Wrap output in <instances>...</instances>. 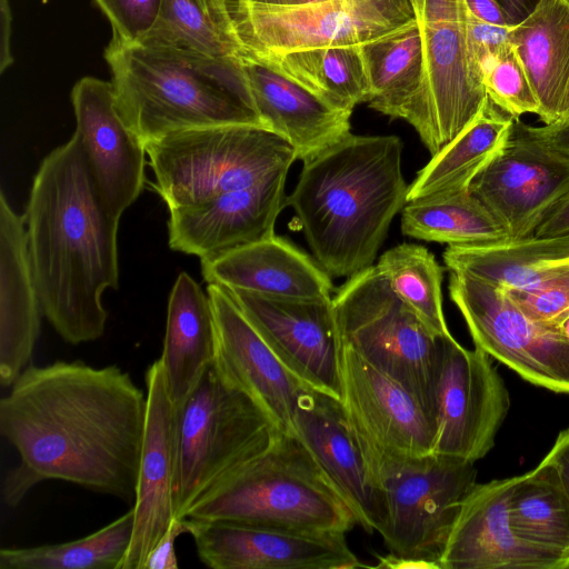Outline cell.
<instances>
[{
  "mask_svg": "<svg viewBox=\"0 0 569 569\" xmlns=\"http://www.w3.org/2000/svg\"><path fill=\"white\" fill-rule=\"evenodd\" d=\"M217 345L213 368L254 400L277 427L293 435V416L307 388L280 363L229 291L208 283Z\"/></svg>",
  "mask_w": 569,
  "mask_h": 569,
  "instance_id": "20",
  "label": "cell"
},
{
  "mask_svg": "<svg viewBox=\"0 0 569 569\" xmlns=\"http://www.w3.org/2000/svg\"><path fill=\"white\" fill-rule=\"evenodd\" d=\"M134 511L77 540L0 549L1 569H120L131 543Z\"/></svg>",
  "mask_w": 569,
  "mask_h": 569,
  "instance_id": "36",
  "label": "cell"
},
{
  "mask_svg": "<svg viewBox=\"0 0 569 569\" xmlns=\"http://www.w3.org/2000/svg\"><path fill=\"white\" fill-rule=\"evenodd\" d=\"M470 14L496 26H513L508 13L497 0H465Z\"/></svg>",
  "mask_w": 569,
  "mask_h": 569,
  "instance_id": "46",
  "label": "cell"
},
{
  "mask_svg": "<svg viewBox=\"0 0 569 569\" xmlns=\"http://www.w3.org/2000/svg\"><path fill=\"white\" fill-rule=\"evenodd\" d=\"M23 216L43 316L71 345L99 339L102 295L119 282L120 218L97 193L76 133L40 163Z\"/></svg>",
  "mask_w": 569,
  "mask_h": 569,
  "instance_id": "2",
  "label": "cell"
},
{
  "mask_svg": "<svg viewBox=\"0 0 569 569\" xmlns=\"http://www.w3.org/2000/svg\"><path fill=\"white\" fill-rule=\"evenodd\" d=\"M507 291L527 315L550 325L569 310V267L535 287Z\"/></svg>",
  "mask_w": 569,
  "mask_h": 569,
  "instance_id": "40",
  "label": "cell"
},
{
  "mask_svg": "<svg viewBox=\"0 0 569 569\" xmlns=\"http://www.w3.org/2000/svg\"><path fill=\"white\" fill-rule=\"evenodd\" d=\"M541 462L553 470L561 488L569 498V427L558 435L552 448Z\"/></svg>",
  "mask_w": 569,
  "mask_h": 569,
  "instance_id": "43",
  "label": "cell"
},
{
  "mask_svg": "<svg viewBox=\"0 0 569 569\" xmlns=\"http://www.w3.org/2000/svg\"><path fill=\"white\" fill-rule=\"evenodd\" d=\"M186 533L182 518H176L167 533L149 555L144 569H177L178 560L174 551L176 539Z\"/></svg>",
  "mask_w": 569,
  "mask_h": 569,
  "instance_id": "42",
  "label": "cell"
},
{
  "mask_svg": "<svg viewBox=\"0 0 569 569\" xmlns=\"http://www.w3.org/2000/svg\"><path fill=\"white\" fill-rule=\"evenodd\" d=\"M392 291L438 336H451L442 309V268L422 246L401 243L376 264Z\"/></svg>",
  "mask_w": 569,
  "mask_h": 569,
  "instance_id": "37",
  "label": "cell"
},
{
  "mask_svg": "<svg viewBox=\"0 0 569 569\" xmlns=\"http://www.w3.org/2000/svg\"><path fill=\"white\" fill-rule=\"evenodd\" d=\"M280 430L211 366L176 412V517L263 451Z\"/></svg>",
  "mask_w": 569,
  "mask_h": 569,
  "instance_id": "7",
  "label": "cell"
},
{
  "mask_svg": "<svg viewBox=\"0 0 569 569\" xmlns=\"http://www.w3.org/2000/svg\"><path fill=\"white\" fill-rule=\"evenodd\" d=\"M226 289L289 373L308 388L341 399L332 298L290 299Z\"/></svg>",
  "mask_w": 569,
  "mask_h": 569,
  "instance_id": "16",
  "label": "cell"
},
{
  "mask_svg": "<svg viewBox=\"0 0 569 569\" xmlns=\"http://www.w3.org/2000/svg\"><path fill=\"white\" fill-rule=\"evenodd\" d=\"M293 435L368 533L385 526L383 497L371 477L356 432L340 399L306 388L293 416Z\"/></svg>",
  "mask_w": 569,
  "mask_h": 569,
  "instance_id": "22",
  "label": "cell"
},
{
  "mask_svg": "<svg viewBox=\"0 0 569 569\" xmlns=\"http://www.w3.org/2000/svg\"><path fill=\"white\" fill-rule=\"evenodd\" d=\"M510 39L540 102L539 119L557 122L569 88V0H539Z\"/></svg>",
  "mask_w": 569,
  "mask_h": 569,
  "instance_id": "30",
  "label": "cell"
},
{
  "mask_svg": "<svg viewBox=\"0 0 569 569\" xmlns=\"http://www.w3.org/2000/svg\"><path fill=\"white\" fill-rule=\"evenodd\" d=\"M508 13L513 26L526 19L536 8L539 0H497Z\"/></svg>",
  "mask_w": 569,
  "mask_h": 569,
  "instance_id": "49",
  "label": "cell"
},
{
  "mask_svg": "<svg viewBox=\"0 0 569 569\" xmlns=\"http://www.w3.org/2000/svg\"><path fill=\"white\" fill-rule=\"evenodd\" d=\"M207 283L290 299L332 298L330 276L310 256L276 234L201 261Z\"/></svg>",
  "mask_w": 569,
  "mask_h": 569,
  "instance_id": "26",
  "label": "cell"
},
{
  "mask_svg": "<svg viewBox=\"0 0 569 569\" xmlns=\"http://www.w3.org/2000/svg\"><path fill=\"white\" fill-rule=\"evenodd\" d=\"M508 510L522 540L569 560V498L549 466L515 477Z\"/></svg>",
  "mask_w": 569,
  "mask_h": 569,
  "instance_id": "34",
  "label": "cell"
},
{
  "mask_svg": "<svg viewBox=\"0 0 569 569\" xmlns=\"http://www.w3.org/2000/svg\"><path fill=\"white\" fill-rule=\"evenodd\" d=\"M153 190L168 210L257 184L289 171L293 148L272 131L226 124L174 132L144 144Z\"/></svg>",
  "mask_w": 569,
  "mask_h": 569,
  "instance_id": "6",
  "label": "cell"
},
{
  "mask_svg": "<svg viewBox=\"0 0 569 569\" xmlns=\"http://www.w3.org/2000/svg\"><path fill=\"white\" fill-rule=\"evenodd\" d=\"M515 122L488 99L478 117L418 171L407 201L470 191L473 179L507 143Z\"/></svg>",
  "mask_w": 569,
  "mask_h": 569,
  "instance_id": "31",
  "label": "cell"
},
{
  "mask_svg": "<svg viewBox=\"0 0 569 569\" xmlns=\"http://www.w3.org/2000/svg\"><path fill=\"white\" fill-rule=\"evenodd\" d=\"M287 174L169 210V247L201 262L273 236L277 217L287 206Z\"/></svg>",
  "mask_w": 569,
  "mask_h": 569,
  "instance_id": "19",
  "label": "cell"
},
{
  "mask_svg": "<svg viewBox=\"0 0 569 569\" xmlns=\"http://www.w3.org/2000/svg\"><path fill=\"white\" fill-rule=\"evenodd\" d=\"M236 1H241V0H236Z\"/></svg>",
  "mask_w": 569,
  "mask_h": 569,
  "instance_id": "53",
  "label": "cell"
},
{
  "mask_svg": "<svg viewBox=\"0 0 569 569\" xmlns=\"http://www.w3.org/2000/svg\"><path fill=\"white\" fill-rule=\"evenodd\" d=\"M341 403L360 446L380 452H432L435 423L402 385L339 340Z\"/></svg>",
  "mask_w": 569,
  "mask_h": 569,
  "instance_id": "17",
  "label": "cell"
},
{
  "mask_svg": "<svg viewBox=\"0 0 569 569\" xmlns=\"http://www.w3.org/2000/svg\"><path fill=\"white\" fill-rule=\"evenodd\" d=\"M144 40L218 58H239L247 52L231 0H162L158 22Z\"/></svg>",
  "mask_w": 569,
  "mask_h": 569,
  "instance_id": "35",
  "label": "cell"
},
{
  "mask_svg": "<svg viewBox=\"0 0 569 569\" xmlns=\"http://www.w3.org/2000/svg\"><path fill=\"white\" fill-rule=\"evenodd\" d=\"M569 340V310L550 323Z\"/></svg>",
  "mask_w": 569,
  "mask_h": 569,
  "instance_id": "51",
  "label": "cell"
},
{
  "mask_svg": "<svg viewBox=\"0 0 569 569\" xmlns=\"http://www.w3.org/2000/svg\"><path fill=\"white\" fill-rule=\"evenodd\" d=\"M397 136L351 132L303 160L290 206L316 261L331 277H351L377 258L407 203Z\"/></svg>",
  "mask_w": 569,
  "mask_h": 569,
  "instance_id": "3",
  "label": "cell"
},
{
  "mask_svg": "<svg viewBox=\"0 0 569 569\" xmlns=\"http://www.w3.org/2000/svg\"><path fill=\"white\" fill-rule=\"evenodd\" d=\"M425 57L423 110L435 154L483 109L488 97L472 64L465 0H415Z\"/></svg>",
  "mask_w": 569,
  "mask_h": 569,
  "instance_id": "13",
  "label": "cell"
},
{
  "mask_svg": "<svg viewBox=\"0 0 569 569\" xmlns=\"http://www.w3.org/2000/svg\"><path fill=\"white\" fill-rule=\"evenodd\" d=\"M71 101L74 133L97 193L106 209L120 218L147 182L144 146L121 116L111 81L83 77L74 83Z\"/></svg>",
  "mask_w": 569,
  "mask_h": 569,
  "instance_id": "18",
  "label": "cell"
},
{
  "mask_svg": "<svg viewBox=\"0 0 569 569\" xmlns=\"http://www.w3.org/2000/svg\"><path fill=\"white\" fill-rule=\"evenodd\" d=\"M246 2L264 4V6H274V7H299L306 6L310 3H315L321 0H241Z\"/></svg>",
  "mask_w": 569,
  "mask_h": 569,
  "instance_id": "50",
  "label": "cell"
},
{
  "mask_svg": "<svg viewBox=\"0 0 569 569\" xmlns=\"http://www.w3.org/2000/svg\"><path fill=\"white\" fill-rule=\"evenodd\" d=\"M490 358L452 335L443 337L433 387V453L476 462L495 446L510 398Z\"/></svg>",
  "mask_w": 569,
  "mask_h": 569,
  "instance_id": "12",
  "label": "cell"
},
{
  "mask_svg": "<svg viewBox=\"0 0 569 569\" xmlns=\"http://www.w3.org/2000/svg\"><path fill=\"white\" fill-rule=\"evenodd\" d=\"M182 518L337 533L358 525L308 449L297 436L282 430Z\"/></svg>",
  "mask_w": 569,
  "mask_h": 569,
  "instance_id": "5",
  "label": "cell"
},
{
  "mask_svg": "<svg viewBox=\"0 0 569 569\" xmlns=\"http://www.w3.org/2000/svg\"><path fill=\"white\" fill-rule=\"evenodd\" d=\"M568 191L569 160L532 137L519 120L470 186L510 239L532 236Z\"/></svg>",
  "mask_w": 569,
  "mask_h": 569,
  "instance_id": "15",
  "label": "cell"
},
{
  "mask_svg": "<svg viewBox=\"0 0 569 569\" xmlns=\"http://www.w3.org/2000/svg\"><path fill=\"white\" fill-rule=\"evenodd\" d=\"M146 420L147 392L116 365L30 363L0 400V432L20 457L4 502L51 479L133 505Z\"/></svg>",
  "mask_w": 569,
  "mask_h": 569,
  "instance_id": "1",
  "label": "cell"
},
{
  "mask_svg": "<svg viewBox=\"0 0 569 569\" xmlns=\"http://www.w3.org/2000/svg\"><path fill=\"white\" fill-rule=\"evenodd\" d=\"M525 127L532 137L569 160V123Z\"/></svg>",
  "mask_w": 569,
  "mask_h": 569,
  "instance_id": "44",
  "label": "cell"
},
{
  "mask_svg": "<svg viewBox=\"0 0 569 569\" xmlns=\"http://www.w3.org/2000/svg\"><path fill=\"white\" fill-rule=\"evenodd\" d=\"M376 568H390V569H440L435 561L408 558L393 555L391 552L386 556L377 557Z\"/></svg>",
  "mask_w": 569,
  "mask_h": 569,
  "instance_id": "48",
  "label": "cell"
},
{
  "mask_svg": "<svg viewBox=\"0 0 569 569\" xmlns=\"http://www.w3.org/2000/svg\"><path fill=\"white\" fill-rule=\"evenodd\" d=\"M259 57L337 108L352 111L371 97L361 46H328Z\"/></svg>",
  "mask_w": 569,
  "mask_h": 569,
  "instance_id": "32",
  "label": "cell"
},
{
  "mask_svg": "<svg viewBox=\"0 0 569 569\" xmlns=\"http://www.w3.org/2000/svg\"><path fill=\"white\" fill-rule=\"evenodd\" d=\"M216 345L210 298L191 276L180 272L168 299L163 349L159 358L168 392L177 408L212 366Z\"/></svg>",
  "mask_w": 569,
  "mask_h": 569,
  "instance_id": "27",
  "label": "cell"
},
{
  "mask_svg": "<svg viewBox=\"0 0 569 569\" xmlns=\"http://www.w3.org/2000/svg\"><path fill=\"white\" fill-rule=\"evenodd\" d=\"M569 232V191L549 210L533 236H557Z\"/></svg>",
  "mask_w": 569,
  "mask_h": 569,
  "instance_id": "45",
  "label": "cell"
},
{
  "mask_svg": "<svg viewBox=\"0 0 569 569\" xmlns=\"http://www.w3.org/2000/svg\"><path fill=\"white\" fill-rule=\"evenodd\" d=\"M42 308L27 242L24 216L0 193V383L14 382L31 362Z\"/></svg>",
  "mask_w": 569,
  "mask_h": 569,
  "instance_id": "25",
  "label": "cell"
},
{
  "mask_svg": "<svg viewBox=\"0 0 569 569\" xmlns=\"http://www.w3.org/2000/svg\"><path fill=\"white\" fill-rule=\"evenodd\" d=\"M569 123V88L566 93L565 100L561 106L560 114L557 122L552 124H567Z\"/></svg>",
  "mask_w": 569,
  "mask_h": 569,
  "instance_id": "52",
  "label": "cell"
},
{
  "mask_svg": "<svg viewBox=\"0 0 569 569\" xmlns=\"http://www.w3.org/2000/svg\"><path fill=\"white\" fill-rule=\"evenodd\" d=\"M515 477L476 483L463 499L439 558L440 569H569V560L522 540L508 500Z\"/></svg>",
  "mask_w": 569,
  "mask_h": 569,
  "instance_id": "23",
  "label": "cell"
},
{
  "mask_svg": "<svg viewBox=\"0 0 569 569\" xmlns=\"http://www.w3.org/2000/svg\"><path fill=\"white\" fill-rule=\"evenodd\" d=\"M481 82L488 99L515 120L527 113L539 117L540 102L512 46L482 69Z\"/></svg>",
  "mask_w": 569,
  "mask_h": 569,
  "instance_id": "38",
  "label": "cell"
},
{
  "mask_svg": "<svg viewBox=\"0 0 569 569\" xmlns=\"http://www.w3.org/2000/svg\"><path fill=\"white\" fill-rule=\"evenodd\" d=\"M446 267L506 290L537 286L569 267V232L502 241L448 246Z\"/></svg>",
  "mask_w": 569,
  "mask_h": 569,
  "instance_id": "29",
  "label": "cell"
},
{
  "mask_svg": "<svg viewBox=\"0 0 569 569\" xmlns=\"http://www.w3.org/2000/svg\"><path fill=\"white\" fill-rule=\"evenodd\" d=\"M107 17L112 39L133 43L144 40L154 29L162 0H94Z\"/></svg>",
  "mask_w": 569,
  "mask_h": 569,
  "instance_id": "39",
  "label": "cell"
},
{
  "mask_svg": "<svg viewBox=\"0 0 569 569\" xmlns=\"http://www.w3.org/2000/svg\"><path fill=\"white\" fill-rule=\"evenodd\" d=\"M339 340L409 390L433 419V387L443 337L390 288L376 266L332 296Z\"/></svg>",
  "mask_w": 569,
  "mask_h": 569,
  "instance_id": "8",
  "label": "cell"
},
{
  "mask_svg": "<svg viewBox=\"0 0 569 569\" xmlns=\"http://www.w3.org/2000/svg\"><path fill=\"white\" fill-rule=\"evenodd\" d=\"M248 51L264 56L328 46H362L416 22L415 0H321L274 7L231 0Z\"/></svg>",
  "mask_w": 569,
  "mask_h": 569,
  "instance_id": "10",
  "label": "cell"
},
{
  "mask_svg": "<svg viewBox=\"0 0 569 569\" xmlns=\"http://www.w3.org/2000/svg\"><path fill=\"white\" fill-rule=\"evenodd\" d=\"M371 87L369 107L410 123L426 148L432 142L423 110L425 57L418 22L361 46Z\"/></svg>",
  "mask_w": 569,
  "mask_h": 569,
  "instance_id": "28",
  "label": "cell"
},
{
  "mask_svg": "<svg viewBox=\"0 0 569 569\" xmlns=\"http://www.w3.org/2000/svg\"><path fill=\"white\" fill-rule=\"evenodd\" d=\"M403 234L425 241L477 244L510 239L502 224L470 191L407 201Z\"/></svg>",
  "mask_w": 569,
  "mask_h": 569,
  "instance_id": "33",
  "label": "cell"
},
{
  "mask_svg": "<svg viewBox=\"0 0 569 569\" xmlns=\"http://www.w3.org/2000/svg\"><path fill=\"white\" fill-rule=\"evenodd\" d=\"M254 112L263 127L284 139L297 160H306L350 133L352 111L337 108L266 59L240 57Z\"/></svg>",
  "mask_w": 569,
  "mask_h": 569,
  "instance_id": "24",
  "label": "cell"
},
{
  "mask_svg": "<svg viewBox=\"0 0 569 569\" xmlns=\"http://www.w3.org/2000/svg\"><path fill=\"white\" fill-rule=\"evenodd\" d=\"M147 420L128 552L120 569H144L153 548L177 518L174 510L176 412L160 359L144 373Z\"/></svg>",
  "mask_w": 569,
  "mask_h": 569,
  "instance_id": "21",
  "label": "cell"
},
{
  "mask_svg": "<svg viewBox=\"0 0 569 569\" xmlns=\"http://www.w3.org/2000/svg\"><path fill=\"white\" fill-rule=\"evenodd\" d=\"M512 27L487 23L468 11V47L472 64L480 80L482 69L499 54L511 48L510 31Z\"/></svg>",
  "mask_w": 569,
  "mask_h": 569,
  "instance_id": "41",
  "label": "cell"
},
{
  "mask_svg": "<svg viewBox=\"0 0 569 569\" xmlns=\"http://www.w3.org/2000/svg\"><path fill=\"white\" fill-rule=\"evenodd\" d=\"M198 558L213 569H353L363 567L346 533L182 518Z\"/></svg>",
  "mask_w": 569,
  "mask_h": 569,
  "instance_id": "14",
  "label": "cell"
},
{
  "mask_svg": "<svg viewBox=\"0 0 569 569\" xmlns=\"http://www.w3.org/2000/svg\"><path fill=\"white\" fill-rule=\"evenodd\" d=\"M360 447L383 497L386 519L379 533L385 546L393 555L439 566L461 503L477 483L475 462L433 452L402 456Z\"/></svg>",
  "mask_w": 569,
  "mask_h": 569,
  "instance_id": "9",
  "label": "cell"
},
{
  "mask_svg": "<svg viewBox=\"0 0 569 569\" xmlns=\"http://www.w3.org/2000/svg\"><path fill=\"white\" fill-rule=\"evenodd\" d=\"M450 272V298L475 346L530 383L569 395V340L527 315L506 289Z\"/></svg>",
  "mask_w": 569,
  "mask_h": 569,
  "instance_id": "11",
  "label": "cell"
},
{
  "mask_svg": "<svg viewBox=\"0 0 569 569\" xmlns=\"http://www.w3.org/2000/svg\"><path fill=\"white\" fill-rule=\"evenodd\" d=\"M11 9L9 0H0V71H6L13 62L11 53Z\"/></svg>",
  "mask_w": 569,
  "mask_h": 569,
  "instance_id": "47",
  "label": "cell"
},
{
  "mask_svg": "<svg viewBox=\"0 0 569 569\" xmlns=\"http://www.w3.org/2000/svg\"><path fill=\"white\" fill-rule=\"evenodd\" d=\"M104 59L118 109L143 144L198 128L263 127L240 57L218 58L150 40L126 43L111 38Z\"/></svg>",
  "mask_w": 569,
  "mask_h": 569,
  "instance_id": "4",
  "label": "cell"
}]
</instances>
